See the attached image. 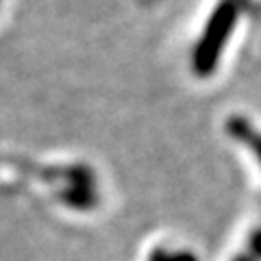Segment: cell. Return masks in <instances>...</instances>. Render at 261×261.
<instances>
[{
  "instance_id": "obj_1",
  "label": "cell",
  "mask_w": 261,
  "mask_h": 261,
  "mask_svg": "<svg viewBox=\"0 0 261 261\" xmlns=\"http://www.w3.org/2000/svg\"><path fill=\"white\" fill-rule=\"evenodd\" d=\"M242 5L244 0H222L216 7L214 15L209 18L205 31H202V37L194 48L192 65L198 76H209L214 72L220 55H222V48L231 37L235 24H238Z\"/></svg>"
},
{
  "instance_id": "obj_2",
  "label": "cell",
  "mask_w": 261,
  "mask_h": 261,
  "mask_svg": "<svg viewBox=\"0 0 261 261\" xmlns=\"http://www.w3.org/2000/svg\"><path fill=\"white\" fill-rule=\"evenodd\" d=\"M63 200L72 207L79 209H89L96 205L98 200V190L94 174L87 168H74L68 174V187H65Z\"/></svg>"
},
{
  "instance_id": "obj_3",
  "label": "cell",
  "mask_w": 261,
  "mask_h": 261,
  "mask_svg": "<svg viewBox=\"0 0 261 261\" xmlns=\"http://www.w3.org/2000/svg\"><path fill=\"white\" fill-rule=\"evenodd\" d=\"M226 130L235 142L246 146V148L255 154V159L261 163V133L246 118H231L226 124Z\"/></svg>"
},
{
  "instance_id": "obj_4",
  "label": "cell",
  "mask_w": 261,
  "mask_h": 261,
  "mask_svg": "<svg viewBox=\"0 0 261 261\" xmlns=\"http://www.w3.org/2000/svg\"><path fill=\"white\" fill-rule=\"evenodd\" d=\"M150 261H198L190 252H183V250H166V248H157L150 252Z\"/></svg>"
},
{
  "instance_id": "obj_5",
  "label": "cell",
  "mask_w": 261,
  "mask_h": 261,
  "mask_svg": "<svg viewBox=\"0 0 261 261\" xmlns=\"http://www.w3.org/2000/svg\"><path fill=\"white\" fill-rule=\"evenodd\" d=\"M233 261H261V257H259L257 252H255V250H252V248L248 246V248L244 250V252H240V255L235 257Z\"/></svg>"
}]
</instances>
